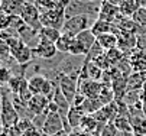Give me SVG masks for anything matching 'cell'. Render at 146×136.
<instances>
[{
    "instance_id": "cell-1",
    "label": "cell",
    "mask_w": 146,
    "mask_h": 136,
    "mask_svg": "<svg viewBox=\"0 0 146 136\" xmlns=\"http://www.w3.org/2000/svg\"><path fill=\"white\" fill-rule=\"evenodd\" d=\"M68 0H61L58 3V6L46 13L40 15V21H42V28L48 26V28H55L62 31L65 21H67V6H68Z\"/></svg>"
},
{
    "instance_id": "cell-2",
    "label": "cell",
    "mask_w": 146,
    "mask_h": 136,
    "mask_svg": "<svg viewBox=\"0 0 146 136\" xmlns=\"http://www.w3.org/2000/svg\"><path fill=\"white\" fill-rule=\"evenodd\" d=\"M96 21L97 19H94L91 16H87V15H78V16L67 17L64 26H62V33L75 38L81 32H84L87 29H91Z\"/></svg>"
},
{
    "instance_id": "cell-3",
    "label": "cell",
    "mask_w": 146,
    "mask_h": 136,
    "mask_svg": "<svg viewBox=\"0 0 146 136\" xmlns=\"http://www.w3.org/2000/svg\"><path fill=\"white\" fill-rule=\"evenodd\" d=\"M58 86H59L61 91L65 94V97L70 100V103L72 104L77 94H78V87H80V75H78V72L61 74L59 80H58Z\"/></svg>"
},
{
    "instance_id": "cell-4",
    "label": "cell",
    "mask_w": 146,
    "mask_h": 136,
    "mask_svg": "<svg viewBox=\"0 0 146 136\" xmlns=\"http://www.w3.org/2000/svg\"><path fill=\"white\" fill-rule=\"evenodd\" d=\"M19 114L17 110L13 104V102L6 96V93H3L2 97V125L3 129H13L17 126L19 123Z\"/></svg>"
},
{
    "instance_id": "cell-5",
    "label": "cell",
    "mask_w": 146,
    "mask_h": 136,
    "mask_svg": "<svg viewBox=\"0 0 146 136\" xmlns=\"http://www.w3.org/2000/svg\"><path fill=\"white\" fill-rule=\"evenodd\" d=\"M65 120L58 111H48L46 119L44 120V126H42V133L48 135V136H58L65 130Z\"/></svg>"
},
{
    "instance_id": "cell-6",
    "label": "cell",
    "mask_w": 146,
    "mask_h": 136,
    "mask_svg": "<svg viewBox=\"0 0 146 136\" xmlns=\"http://www.w3.org/2000/svg\"><path fill=\"white\" fill-rule=\"evenodd\" d=\"M19 17L22 19V21H23L28 26H31V28H33V29H36V31L42 29L40 12H39L38 6L35 5V2H28V0H26V3H25V6H23V10H22V13H20Z\"/></svg>"
},
{
    "instance_id": "cell-7",
    "label": "cell",
    "mask_w": 146,
    "mask_h": 136,
    "mask_svg": "<svg viewBox=\"0 0 146 136\" xmlns=\"http://www.w3.org/2000/svg\"><path fill=\"white\" fill-rule=\"evenodd\" d=\"M32 49H33V55L38 58H42V60H51L58 52L56 45L54 42L46 41V39H40V38H39V42Z\"/></svg>"
},
{
    "instance_id": "cell-8",
    "label": "cell",
    "mask_w": 146,
    "mask_h": 136,
    "mask_svg": "<svg viewBox=\"0 0 146 136\" xmlns=\"http://www.w3.org/2000/svg\"><path fill=\"white\" fill-rule=\"evenodd\" d=\"M117 17H120V9H119V6L107 2V0H101V2H100L98 19L113 23V22H116Z\"/></svg>"
},
{
    "instance_id": "cell-9",
    "label": "cell",
    "mask_w": 146,
    "mask_h": 136,
    "mask_svg": "<svg viewBox=\"0 0 146 136\" xmlns=\"http://www.w3.org/2000/svg\"><path fill=\"white\" fill-rule=\"evenodd\" d=\"M48 104H49V100L45 96L35 94V96H32V99L28 103V111L31 114H33V117H35V116L46 113L48 111Z\"/></svg>"
},
{
    "instance_id": "cell-10",
    "label": "cell",
    "mask_w": 146,
    "mask_h": 136,
    "mask_svg": "<svg viewBox=\"0 0 146 136\" xmlns=\"http://www.w3.org/2000/svg\"><path fill=\"white\" fill-rule=\"evenodd\" d=\"M101 91L103 88L97 81L80 78V93L84 97H87V99H98Z\"/></svg>"
},
{
    "instance_id": "cell-11",
    "label": "cell",
    "mask_w": 146,
    "mask_h": 136,
    "mask_svg": "<svg viewBox=\"0 0 146 136\" xmlns=\"http://www.w3.org/2000/svg\"><path fill=\"white\" fill-rule=\"evenodd\" d=\"M100 127H101V125H100V122L96 119V116H93V114H86L78 129L82 130V132H86V133H90V135H93V136H98Z\"/></svg>"
},
{
    "instance_id": "cell-12",
    "label": "cell",
    "mask_w": 146,
    "mask_h": 136,
    "mask_svg": "<svg viewBox=\"0 0 146 136\" xmlns=\"http://www.w3.org/2000/svg\"><path fill=\"white\" fill-rule=\"evenodd\" d=\"M26 0H2V12L12 16H20Z\"/></svg>"
},
{
    "instance_id": "cell-13",
    "label": "cell",
    "mask_w": 146,
    "mask_h": 136,
    "mask_svg": "<svg viewBox=\"0 0 146 136\" xmlns=\"http://www.w3.org/2000/svg\"><path fill=\"white\" fill-rule=\"evenodd\" d=\"M82 77L80 75V78L82 80H93V81H97L100 80V77L103 74V70L93 61H86V65L82 67Z\"/></svg>"
},
{
    "instance_id": "cell-14",
    "label": "cell",
    "mask_w": 146,
    "mask_h": 136,
    "mask_svg": "<svg viewBox=\"0 0 146 136\" xmlns=\"http://www.w3.org/2000/svg\"><path fill=\"white\" fill-rule=\"evenodd\" d=\"M97 42H98V45H100L104 51L116 49V48L120 45V39H119V36H117L114 32H111V33H104V35L97 36Z\"/></svg>"
},
{
    "instance_id": "cell-15",
    "label": "cell",
    "mask_w": 146,
    "mask_h": 136,
    "mask_svg": "<svg viewBox=\"0 0 146 136\" xmlns=\"http://www.w3.org/2000/svg\"><path fill=\"white\" fill-rule=\"evenodd\" d=\"M48 78L40 74H36V75H32L31 78L28 80V87L31 90V93L35 96V94H42V90L46 84Z\"/></svg>"
},
{
    "instance_id": "cell-16",
    "label": "cell",
    "mask_w": 146,
    "mask_h": 136,
    "mask_svg": "<svg viewBox=\"0 0 146 136\" xmlns=\"http://www.w3.org/2000/svg\"><path fill=\"white\" fill-rule=\"evenodd\" d=\"M117 29L119 28H114L113 23L101 21V19H97V21L94 22V25H93V28H91V31L96 36H100V35H104V33H111V32L116 33Z\"/></svg>"
},
{
    "instance_id": "cell-17",
    "label": "cell",
    "mask_w": 146,
    "mask_h": 136,
    "mask_svg": "<svg viewBox=\"0 0 146 136\" xmlns=\"http://www.w3.org/2000/svg\"><path fill=\"white\" fill-rule=\"evenodd\" d=\"M119 9H120V16L126 17V19H132L135 12L139 9V5L136 0H123L119 6Z\"/></svg>"
},
{
    "instance_id": "cell-18",
    "label": "cell",
    "mask_w": 146,
    "mask_h": 136,
    "mask_svg": "<svg viewBox=\"0 0 146 136\" xmlns=\"http://www.w3.org/2000/svg\"><path fill=\"white\" fill-rule=\"evenodd\" d=\"M77 39L84 45V48L90 52L91 51V48L96 45V42H97V36L93 33V31L91 29H87V31H84V32H81L80 35H77L75 36Z\"/></svg>"
},
{
    "instance_id": "cell-19",
    "label": "cell",
    "mask_w": 146,
    "mask_h": 136,
    "mask_svg": "<svg viewBox=\"0 0 146 136\" xmlns=\"http://www.w3.org/2000/svg\"><path fill=\"white\" fill-rule=\"evenodd\" d=\"M130 64H132V68L135 71H139V72L146 71V52L139 51V52L133 54L130 58Z\"/></svg>"
},
{
    "instance_id": "cell-20",
    "label": "cell",
    "mask_w": 146,
    "mask_h": 136,
    "mask_svg": "<svg viewBox=\"0 0 146 136\" xmlns=\"http://www.w3.org/2000/svg\"><path fill=\"white\" fill-rule=\"evenodd\" d=\"M61 35H62V31L55 29V28H48V26H44L42 29L39 31V38L40 39H46V41H51L54 44L59 39Z\"/></svg>"
},
{
    "instance_id": "cell-21",
    "label": "cell",
    "mask_w": 146,
    "mask_h": 136,
    "mask_svg": "<svg viewBox=\"0 0 146 136\" xmlns=\"http://www.w3.org/2000/svg\"><path fill=\"white\" fill-rule=\"evenodd\" d=\"M72 41H74V36H70V35L62 33V35L59 36V39L55 42L58 52H61V54H70V49H71Z\"/></svg>"
},
{
    "instance_id": "cell-22",
    "label": "cell",
    "mask_w": 146,
    "mask_h": 136,
    "mask_svg": "<svg viewBox=\"0 0 146 136\" xmlns=\"http://www.w3.org/2000/svg\"><path fill=\"white\" fill-rule=\"evenodd\" d=\"M58 3L59 2H56V0H35V5L38 6L40 15L46 13V12H49L52 9H55L58 6Z\"/></svg>"
},
{
    "instance_id": "cell-23",
    "label": "cell",
    "mask_w": 146,
    "mask_h": 136,
    "mask_svg": "<svg viewBox=\"0 0 146 136\" xmlns=\"http://www.w3.org/2000/svg\"><path fill=\"white\" fill-rule=\"evenodd\" d=\"M132 21L142 29L146 31V7H139L135 15L132 16Z\"/></svg>"
},
{
    "instance_id": "cell-24",
    "label": "cell",
    "mask_w": 146,
    "mask_h": 136,
    "mask_svg": "<svg viewBox=\"0 0 146 136\" xmlns=\"http://www.w3.org/2000/svg\"><path fill=\"white\" fill-rule=\"evenodd\" d=\"M113 123H114V126L117 127L119 132H133L132 122H129L126 117H121V116H119V117H114Z\"/></svg>"
},
{
    "instance_id": "cell-25",
    "label": "cell",
    "mask_w": 146,
    "mask_h": 136,
    "mask_svg": "<svg viewBox=\"0 0 146 136\" xmlns=\"http://www.w3.org/2000/svg\"><path fill=\"white\" fill-rule=\"evenodd\" d=\"M98 136H119V130H117V127L114 126L113 122H109V123L101 125Z\"/></svg>"
},
{
    "instance_id": "cell-26",
    "label": "cell",
    "mask_w": 146,
    "mask_h": 136,
    "mask_svg": "<svg viewBox=\"0 0 146 136\" xmlns=\"http://www.w3.org/2000/svg\"><path fill=\"white\" fill-rule=\"evenodd\" d=\"M22 136H42V130L38 129L36 126H32V127H29L26 132H23Z\"/></svg>"
},
{
    "instance_id": "cell-27",
    "label": "cell",
    "mask_w": 146,
    "mask_h": 136,
    "mask_svg": "<svg viewBox=\"0 0 146 136\" xmlns=\"http://www.w3.org/2000/svg\"><path fill=\"white\" fill-rule=\"evenodd\" d=\"M136 46L139 48V51H145L146 52V32L137 36V45Z\"/></svg>"
},
{
    "instance_id": "cell-28",
    "label": "cell",
    "mask_w": 146,
    "mask_h": 136,
    "mask_svg": "<svg viewBox=\"0 0 146 136\" xmlns=\"http://www.w3.org/2000/svg\"><path fill=\"white\" fill-rule=\"evenodd\" d=\"M70 136H93V135L86 133V132H82V130H80V129H75V130H72V132L70 133Z\"/></svg>"
},
{
    "instance_id": "cell-29",
    "label": "cell",
    "mask_w": 146,
    "mask_h": 136,
    "mask_svg": "<svg viewBox=\"0 0 146 136\" xmlns=\"http://www.w3.org/2000/svg\"><path fill=\"white\" fill-rule=\"evenodd\" d=\"M107 2H110V3H113L116 6H120V3L123 2V0H107Z\"/></svg>"
},
{
    "instance_id": "cell-30",
    "label": "cell",
    "mask_w": 146,
    "mask_h": 136,
    "mask_svg": "<svg viewBox=\"0 0 146 136\" xmlns=\"http://www.w3.org/2000/svg\"><path fill=\"white\" fill-rule=\"evenodd\" d=\"M42 136H48V135H45V133H42Z\"/></svg>"
}]
</instances>
